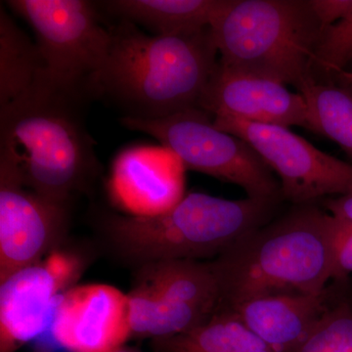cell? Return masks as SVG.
<instances>
[{
  "instance_id": "6da1fadb",
  "label": "cell",
  "mask_w": 352,
  "mask_h": 352,
  "mask_svg": "<svg viewBox=\"0 0 352 352\" xmlns=\"http://www.w3.org/2000/svg\"><path fill=\"white\" fill-rule=\"evenodd\" d=\"M110 50L90 82V94L112 104L122 118L157 120L198 108L217 64L210 28L149 36L120 20L110 27Z\"/></svg>"
},
{
  "instance_id": "7a4b0ae2",
  "label": "cell",
  "mask_w": 352,
  "mask_h": 352,
  "mask_svg": "<svg viewBox=\"0 0 352 352\" xmlns=\"http://www.w3.org/2000/svg\"><path fill=\"white\" fill-rule=\"evenodd\" d=\"M91 100L53 82L43 69L27 92L0 107V164L36 193L69 204L100 170L85 126Z\"/></svg>"
},
{
  "instance_id": "3957f363",
  "label": "cell",
  "mask_w": 352,
  "mask_h": 352,
  "mask_svg": "<svg viewBox=\"0 0 352 352\" xmlns=\"http://www.w3.org/2000/svg\"><path fill=\"white\" fill-rule=\"evenodd\" d=\"M333 242L332 214L312 204L296 206L210 261L219 281L217 308L320 293L333 279Z\"/></svg>"
},
{
  "instance_id": "277c9868",
  "label": "cell",
  "mask_w": 352,
  "mask_h": 352,
  "mask_svg": "<svg viewBox=\"0 0 352 352\" xmlns=\"http://www.w3.org/2000/svg\"><path fill=\"white\" fill-rule=\"evenodd\" d=\"M278 200H228L186 194L155 215H106L102 233L113 254L136 267L168 259L217 258L271 221Z\"/></svg>"
},
{
  "instance_id": "5b68a950",
  "label": "cell",
  "mask_w": 352,
  "mask_h": 352,
  "mask_svg": "<svg viewBox=\"0 0 352 352\" xmlns=\"http://www.w3.org/2000/svg\"><path fill=\"white\" fill-rule=\"evenodd\" d=\"M210 28L224 68L296 87L312 75L322 30L310 1L224 0Z\"/></svg>"
},
{
  "instance_id": "8992f818",
  "label": "cell",
  "mask_w": 352,
  "mask_h": 352,
  "mask_svg": "<svg viewBox=\"0 0 352 352\" xmlns=\"http://www.w3.org/2000/svg\"><path fill=\"white\" fill-rule=\"evenodd\" d=\"M131 131L156 139L175 153L185 170L198 171L242 187L248 197L279 200L281 186L249 143L217 129L212 115L192 108L157 120L122 118Z\"/></svg>"
},
{
  "instance_id": "52a82bcc",
  "label": "cell",
  "mask_w": 352,
  "mask_h": 352,
  "mask_svg": "<svg viewBox=\"0 0 352 352\" xmlns=\"http://www.w3.org/2000/svg\"><path fill=\"white\" fill-rule=\"evenodd\" d=\"M11 10L31 25L43 72L53 82L90 94V82L110 50V28L101 25L97 6L87 0H10Z\"/></svg>"
},
{
  "instance_id": "ba28073f",
  "label": "cell",
  "mask_w": 352,
  "mask_h": 352,
  "mask_svg": "<svg viewBox=\"0 0 352 352\" xmlns=\"http://www.w3.org/2000/svg\"><path fill=\"white\" fill-rule=\"evenodd\" d=\"M217 129L242 138L280 177L281 194L295 206L352 193V164L320 151L289 127L212 117Z\"/></svg>"
},
{
  "instance_id": "9c48e42d",
  "label": "cell",
  "mask_w": 352,
  "mask_h": 352,
  "mask_svg": "<svg viewBox=\"0 0 352 352\" xmlns=\"http://www.w3.org/2000/svg\"><path fill=\"white\" fill-rule=\"evenodd\" d=\"M69 224V204L36 193L0 164V281L56 251Z\"/></svg>"
},
{
  "instance_id": "30bf717a",
  "label": "cell",
  "mask_w": 352,
  "mask_h": 352,
  "mask_svg": "<svg viewBox=\"0 0 352 352\" xmlns=\"http://www.w3.org/2000/svg\"><path fill=\"white\" fill-rule=\"evenodd\" d=\"M82 270L76 256L55 251L0 281V352H16L38 337Z\"/></svg>"
},
{
  "instance_id": "8fae6325",
  "label": "cell",
  "mask_w": 352,
  "mask_h": 352,
  "mask_svg": "<svg viewBox=\"0 0 352 352\" xmlns=\"http://www.w3.org/2000/svg\"><path fill=\"white\" fill-rule=\"evenodd\" d=\"M198 108L212 117L312 131L307 101L300 92L289 91L275 80L231 71L219 63Z\"/></svg>"
},
{
  "instance_id": "7c38bea8",
  "label": "cell",
  "mask_w": 352,
  "mask_h": 352,
  "mask_svg": "<svg viewBox=\"0 0 352 352\" xmlns=\"http://www.w3.org/2000/svg\"><path fill=\"white\" fill-rule=\"evenodd\" d=\"M53 337L69 352H113L131 337L127 296L109 286L72 289L58 302Z\"/></svg>"
},
{
  "instance_id": "4fadbf2b",
  "label": "cell",
  "mask_w": 352,
  "mask_h": 352,
  "mask_svg": "<svg viewBox=\"0 0 352 352\" xmlns=\"http://www.w3.org/2000/svg\"><path fill=\"white\" fill-rule=\"evenodd\" d=\"M185 168L163 147H132L113 163V198L132 215H155L175 207L185 196Z\"/></svg>"
},
{
  "instance_id": "5bb4252c",
  "label": "cell",
  "mask_w": 352,
  "mask_h": 352,
  "mask_svg": "<svg viewBox=\"0 0 352 352\" xmlns=\"http://www.w3.org/2000/svg\"><path fill=\"white\" fill-rule=\"evenodd\" d=\"M332 305L326 289L316 294L266 296L224 309L237 315L275 352H295Z\"/></svg>"
},
{
  "instance_id": "9a60e30c",
  "label": "cell",
  "mask_w": 352,
  "mask_h": 352,
  "mask_svg": "<svg viewBox=\"0 0 352 352\" xmlns=\"http://www.w3.org/2000/svg\"><path fill=\"white\" fill-rule=\"evenodd\" d=\"M135 284L173 300L214 314L220 300L219 281L210 261L168 259L138 267Z\"/></svg>"
},
{
  "instance_id": "2e32d148",
  "label": "cell",
  "mask_w": 352,
  "mask_h": 352,
  "mask_svg": "<svg viewBox=\"0 0 352 352\" xmlns=\"http://www.w3.org/2000/svg\"><path fill=\"white\" fill-rule=\"evenodd\" d=\"M111 15L142 25L154 36L210 27L224 0H110L99 2Z\"/></svg>"
},
{
  "instance_id": "e0dca14e",
  "label": "cell",
  "mask_w": 352,
  "mask_h": 352,
  "mask_svg": "<svg viewBox=\"0 0 352 352\" xmlns=\"http://www.w3.org/2000/svg\"><path fill=\"white\" fill-rule=\"evenodd\" d=\"M154 352H275L233 311L217 308L201 325L173 337L152 340Z\"/></svg>"
},
{
  "instance_id": "ac0fdd59",
  "label": "cell",
  "mask_w": 352,
  "mask_h": 352,
  "mask_svg": "<svg viewBox=\"0 0 352 352\" xmlns=\"http://www.w3.org/2000/svg\"><path fill=\"white\" fill-rule=\"evenodd\" d=\"M126 296L131 337H173L201 325L212 315L168 300L142 285H134Z\"/></svg>"
},
{
  "instance_id": "d6986e66",
  "label": "cell",
  "mask_w": 352,
  "mask_h": 352,
  "mask_svg": "<svg viewBox=\"0 0 352 352\" xmlns=\"http://www.w3.org/2000/svg\"><path fill=\"white\" fill-rule=\"evenodd\" d=\"M43 69L36 44L0 6V107L27 92Z\"/></svg>"
},
{
  "instance_id": "ffe728a7",
  "label": "cell",
  "mask_w": 352,
  "mask_h": 352,
  "mask_svg": "<svg viewBox=\"0 0 352 352\" xmlns=\"http://www.w3.org/2000/svg\"><path fill=\"white\" fill-rule=\"evenodd\" d=\"M307 101L312 132L326 136L352 160V96L332 83L309 76L298 87Z\"/></svg>"
},
{
  "instance_id": "44dd1931",
  "label": "cell",
  "mask_w": 352,
  "mask_h": 352,
  "mask_svg": "<svg viewBox=\"0 0 352 352\" xmlns=\"http://www.w3.org/2000/svg\"><path fill=\"white\" fill-rule=\"evenodd\" d=\"M295 352H352V310L333 305L311 335Z\"/></svg>"
},
{
  "instance_id": "7402d4cb",
  "label": "cell",
  "mask_w": 352,
  "mask_h": 352,
  "mask_svg": "<svg viewBox=\"0 0 352 352\" xmlns=\"http://www.w3.org/2000/svg\"><path fill=\"white\" fill-rule=\"evenodd\" d=\"M352 61V4L342 19L322 32L314 65L328 73L346 69Z\"/></svg>"
},
{
  "instance_id": "603a6c76",
  "label": "cell",
  "mask_w": 352,
  "mask_h": 352,
  "mask_svg": "<svg viewBox=\"0 0 352 352\" xmlns=\"http://www.w3.org/2000/svg\"><path fill=\"white\" fill-rule=\"evenodd\" d=\"M351 273L352 220L333 217V279H342Z\"/></svg>"
},
{
  "instance_id": "cb8c5ba5",
  "label": "cell",
  "mask_w": 352,
  "mask_h": 352,
  "mask_svg": "<svg viewBox=\"0 0 352 352\" xmlns=\"http://www.w3.org/2000/svg\"><path fill=\"white\" fill-rule=\"evenodd\" d=\"M351 4L352 0H310V6L320 23L322 32L342 19Z\"/></svg>"
},
{
  "instance_id": "d4e9b609",
  "label": "cell",
  "mask_w": 352,
  "mask_h": 352,
  "mask_svg": "<svg viewBox=\"0 0 352 352\" xmlns=\"http://www.w3.org/2000/svg\"><path fill=\"white\" fill-rule=\"evenodd\" d=\"M329 214L338 219L352 220V193L328 199L324 203Z\"/></svg>"
},
{
  "instance_id": "484cf974",
  "label": "cell",
  "mask_w": 352,
  "mask_h": 352,
  "mask_svg": "<svg viewBox=\"0 0 352 352\" xmlns=\"http://www.w3.org/2000/svg\"><path fill=\"white\" fill-rule=\"evenodd\" d=\"M333 75H335L338 87L342 88L344 91L352 96V71L342 69Z\"/></svg>"
},
{
  "instance_id": "4316f807",
  "label": "cell",
  "mask_w": 352,
  "mask_h": 352,
  "mask_svg": "<svg viewBox=\"0 0 352 352\" xmlns=\"http://www.w3.org/2000/svg\"><path fill=\"white\" fill-rule=\"evenodd\" d=\"M113 352H140L138 349H129V347H120L118 351Z\"/></svg>"
},
{
  "instance_id": "83f0119b",
  "label": "cell",
  "mask_w": 352,
  "mask_h": 352,
  "mask_svg": "<svg viewBox=\"0 0 352 352\" xmlns=\"http://www.w3.org/2000/svg\"><path fill=\"white\" fill-rule=\"evenodd\" d=\"M34 352H51V351L48 347L41 346H38Z\"/></svg>"
}]
</instances>
